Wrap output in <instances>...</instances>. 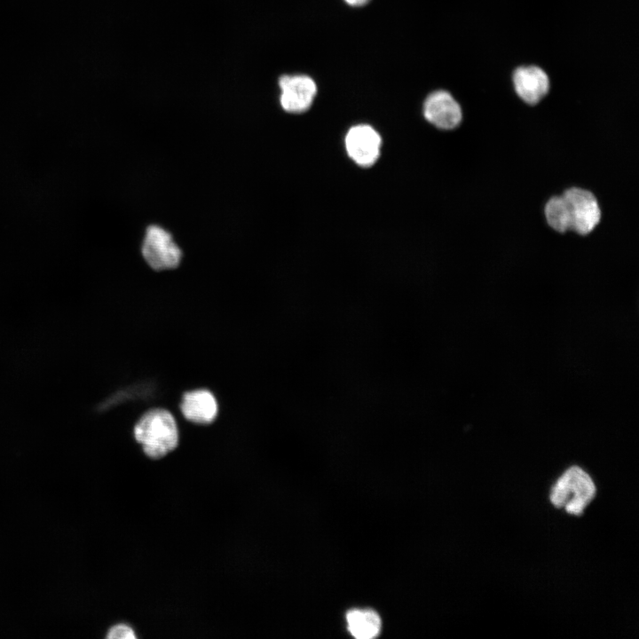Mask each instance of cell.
<instances>
[{
    "label": "cell",
    "mask_w": 639,
    "mask_h": 639,
    "mask_svg": "<svg viewBox=\"0 0 639 639\" xmlns=\"http://www.w3.org/2000/svg\"><path fill=\"white\" fill-rule=\"evenodd\" d=\"M425 119L441 130H453L462 122V112L454 98L446 91L430 93L423 104Z\"/></svg>",
    "instance_id": "cell-7"
},
{
    "label": "cell",
    "mask_w": 639,
    "mask_h": 639,
    "mask_svg": "<svg viewBox=\"0 0 639 639\" xmlns=\"http://www.w3.org/2000/svg\"><path fill=\"white\" fill-rule=\"evenodd\" d=\"M344 1L351 6H362L369 2V0H344Z\"/></svg>",
    "instance_id": "cell-13"
},
{
    "label": "cell",
    "mask_w": 639,
    "mask_h": 639,
    "mask_svg": "<svg viewBox=\"0 0 639 639\" xmlns=\"http://www.w3.org/2000/svg\"><path fill=\"white\" fill-rule=\"evenodd\" d=\"M140 251L146 264L157 272L178 268L183 258V251L171 233L156 224L146 228Z\"/></svg>",
    "instance_id": "cell-3"
},
{
    "label": "cell",
    "mask_w": 639,
    "mask_h": 639,
    "mask_svg": "<svg viewBox=\"0 0 639 639\" xmlns=\"http://www.w3.org/2000/svg\"><path fill=\"white\" fill-rule=\"evenodd\" d=\"M344 143L349 157L355 163L361 167H369L379 157L382 139L371 126L359 124L349 130Z\"/></svg>",
    "instance_id": "cell-6"
},
{
    "label": "cell",
    "mask_w": 639,
    "mask_h": 639,
    "mask_svg": "<svg viewBox=\"0 0 639 639\" xmlns=\"http://www.w3.org/2000/svg\"><path fill=\"white\" fill-rule=\"evenodd\" d=\"M596 485L590 476L582 469H568L553 485L549 499L557 509L569 514L580 516L596 495Z\"/></svg>",
    "instance_id": "cell-2"
},
{
    "label": "cell",
    "mask_w": 639,
    "mask_h": 639,
    "mask_svg": "<svg viewBox=\"0 0 639 639\" xmlns=\"http://www.w3.org/2000/svg\"><path fill=\"white\" fill-rule=\"evenodd\" d=\"M513 82L517 94L529 105L540 102L549 88L547 74L535 66L521 67L516 69Z\"/></svg>",
    "instance_id": "cell-8"
},
{
    "label": "cell",
    "mask_w": 639,
    "mask_h": 639,
    "mask_svg": "<svg viewBox=\"0 0 639 639\" xmlns=\"http://www.w3.org/2000/svg\"><path fill=\"white\" fill-rule=\"evenodd\" d=\"M562 195L570 209L571 230L581 235L591 233L599 224L602 216L596 196L588 190L580 187H571Z\"/></svg>",
    "instance_id": "cell-4"
},
{
    "label": "cell",
    "mask_w": 639,
    "mask_h": 639,
    "mask_svg": "<svg viewBox=\"0 0 639 639\" xmlns=\"http://www.w3.org/2000/svg\"><path fill=\"white\" fill-rule=\"evenodd\" d=\"M346 621L349 632L358 639H371L381 630L379 615L370 609H353L347 612Z\"/></svg>",
    "instance_id": "cell-10"
},
{
    "label": "cell",
    "mask_w": 639,
    "mask_h": 639,
    "mask_svg": "<svg viewBox=\"0 0 639 639\" xmlns=\"http://www.w3.org/2000/svg\"><path fill=\"white\" fill-rule=\"evenodd\" d=\"M544 215L548 225L558 233L571 230L572 220L569 206L561 196L550 198L545 205Z\"/></svg>",
    "instance_id": "cell-11"
},
{
    "label": "cell",
    "mask_w": 639,
    "mask_h": 639,
    "mask_svg": "<svg viewBox=\"0 0 639 639\" xmlns=\"http://www.w3.org/2000/svg\"><path fill=\"white\" fill-rule=\"evenodd\" d=\"M136 441L152 459H161L178 444V430L174 416L162 408L149 410L134 427Z\"/></svg>",
    "instance_id": "cell-1"
},
{
    "label": "cell",
    "mask_w": 639,
    "mask_h": 639,
    "mask_svg": "<svg viewBox=\"0 0 639 639\" xmlns=\"http://www.w3.org/2000/svg\"><path fill=\"white\" fill-rule=\"evenodd\" d=\"M180 410L187 421L197 424H207L216 418L217 403L209 390H195L184 394Z\"/></svg>",
    "instance_id": "cell-9"
},
{
    "label": "cell",
    "mask_w": 639,
    "mask_h": 639,
    "mask_svg": "<svg viewBox=\"0 0 639 639\" xmlns=\"http://www.w3.org/2000/svg\"><path fill=\"white\" fill-rule=\"evenodd\" d=\"M107 638L109 639H136L137 636L135 635L134 630L124 624L117 625L113 627L107 635Z\"/></svg>",
    "instance_id": "cell-12"
},
{
    "label": "cell",
    "mask_w": 639,
    "mask_h": 639,
    "mask_svg": "<svg viewBox=\"0 0 639 639\" xmlns=\"http://www.w3.org/2000/svg\"><path fill=\"white\" fill-rule=\"evenodd\" d=\"M280 104L283 110L301 114L312 105L317 86L312 78L305 75H284L279 79Z\"/></svg>",
    "instance_id": "cell-5"
}]
</instances>
